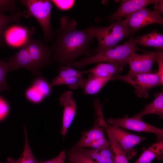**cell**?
Returning a JSON list of instances; mask_svg holds the SVG:
<instances>
[{
  "instance_id": "cell-1",
  "label": "cell",
  "mask_w": 163,
  "mask_h": 163,
  "mask_svg": "<svg viewBox=\"0 0 163 163\" xmlns=\"http://www.w3.org/2000/svg\"><path fill=\"white\" fill-rule=\"evenodd\" d=\"M59 24L55 31L56 40L50 47L54 62L59 65L66 66L72 64L82 55L91 56L90 45L94 38L93 26L78 30L76 20L67 16L61 17Z\"/></svg>"
},
{
  "instance_id": "cell-2",
  "label": "cell",
  "mask_w": 163,
  "mask_h": 163,
  "mask_svg": "<svg viewBox=\"0 0 163 163\" xmlns=\"http://www.w3.org/2000/svg\"><path fill=\"white\" fill-rule=\"evenodd\" d=\"M136 51L147 52L137 46L135 42V38L132 35L129 40L123 44L116 46L96 55L74 61L72 65L75 68L83 69L93 63L114 62L120 63L125 66L127 65L128 59L131 54Z\"/></svg>"
},
{
  "instance_id": "cell-3",
  "label": "cell",
  "mask_w": 163,
  "mask_h": 163,
  "mask_svg": "<svg viewBox=\"0 0 163 163\" xmlns=\"http://www.w3.org/2000/svg\"><path fill=\"white\" fill-rule=\"evenodd\" d=\"M93 31L98 45L96 48L92 50L91 56L115 47L122 39L133 34L126 21L122 19L116 20L106 27L93 26Z\"/></svg>"
},
{
  "instance_id": "cell-4",
  "label": "cell",
  "mask_w": 163,
  "mask_h": 163,
  "mask_svg": "<svg viewBox=\"0 0 163 163\" xmlns=\"http://www.w3.org/2000/svg\"><path fill=\"white\" fill-rule=\"evenodd\" d=\"M21 4L26 10L22 12V16L26 18L33 17L40 25L46 43L53 40L55 31L51 24V11L53 3L50 0H21Z\"/></svg>"
},
{
  "instance_id": "cell-5",
  "label": "cell",
  "mask_w": 163,
  "mask_h": 163,
  "mask_svg": "<svg viewBox=\"0 0 163 163\" xmlns=\"http://www.w3.org/2000/svg\"><path fill=\"white\" fill-rule=\"evenodd\" d=\"M94 120L103 129H106L114 136L120 148L128 160L136 154L134 147L146 138L131 134L116 125L108 124L104 119L103 113L99 112L94 116Z\"/></svg>"
},
{
  "instance_id": "cell-6",
  "label": "cell",
  "mask_w": 163,
  "mask_h": 163,
  "mask_svg": "<svg viewBox=\"0 0 163 163\" xmlns=\"http://www.w3.org/2000/svg\"><path fill=\"white\" fill-rule=\"evenodd\" d=\"M119 80L125 82L134 88V92L140 97L147 98L149 91L156 86L161 85L157 72L139 74L114 75L111 80Z\"/></svg>"
},
{
  "instance_id": "cell-7",
  "label": "cell",
  "mask_w": 163,
  "mask_h": 163,
  "mask_svg": "<svg viewBox=\"0 0 163 163\" xmlns=\"http://www.w3.org/2000/svg\"><path fill=\"white\" fill-rule=\"evenodd\" d=\"M124 17L133 33L149 24H163V17L159 11L155 10H151L145 8L127 14Z\"/></svg>"
},
{
  "instance_id": "cell-8",
  "label": "cell",
  "mask_w": 163,
  "mask_h": 163,
  "mask_svg": "<svg viewBox=\"0 0 163 163\" xmlns=\"http://www.w3.org/2000/svg\"><path fill=\"white\" fill-rule=\"evenodd\" d=\"M106 122L110 125L117 126L121 128L133 131L153 133L157 136L156 140L157 142L163 140V129L145 122L142 119L133 117H130L125 115L121 118H109Z\"/></svg>"
},
{
  "instance_id": "cell-9",
  "label": "cell",
  "mask_w": 163,
  "mask_h": 163,
  "mask_svg": "<svg viewBox=\"0 0 163 163\" xmlns=\"http://www.w3.org/2000/svg\"><path fill=\"white\" fill-rule=\"evenodd\" d=\"M25 44L31 59L39 69L53 63L51 50L41 39L35 40L31 37Z\"/></svg>"
},
{
  "instance_id": "cell-10",
  "label": "cell",
  "mask_w": 163,
  "mask_h": 163,
  "mask_svg": "<svg viewBox=\"0 0 163 163\" xmlns=\"http://www.w3.org/2000/svg\"><path fill=\"white\" fill-rule=\"evenodd\" d=\"M158 53L156 52H149L142 54L132 53L127 61L129 66L128 74H139L152 72V68L156 62Z\"/></svg>"
},
{
  "instance_id": "cell-11",
  "label": "cell",
  "mask_w": 163,
  "mask_h": 163,
  "mask_svg": "<svg viewBox=\"0 0 163 163\" xmlns=\"http://www.w3.org/2000/svg\"><path fill=\"white\" fill-rule=\"evenodd\" d=\"M161 0H123L118 9L111 15L105 18H96V22L105 20L110 21L111 24L115 20L122 19L126 15L142 8H145L148 5L155 4Z\"/></svg>"
},
{
  "instance_id": "cell-12",
  "label": "cell",
  "mask_w": 163,
  "mask_h": 163,
  "mask_svg": "<svg viewBox=\"0 0 163 163\" xmlns=\"http://www.w3.org/2000/svg\"><path fill=\"white\" fill-rule=\"evenodd\" d=\"M34 27H28L20 25H13L7 28L4 36L5 42L9 46L19 49L25 44L35 32Z\"/></svg>"
},
{
  "instance_id": "cell-13",
  "label": "cell",
  "mask_w": 163,
  "mask_h": 163,
  "mask_svg": "<svg viewBox=\"0 0 163 163\" xmlns=\"http://www.w3.org/2000/svg\"><path fill=\"white\" fill-rule=\"evenodd\" d=\"M7 59L9 66V72L24 68L30 71L33 75L41 76L40 70L33 61L25 44L21 47L15 54L8 58Z\"/></svg>"
},
{
  "instance_id": "cell-14",
  "label": "cell",
  "mask_w": 163,
  "mask_h": 163,
  "mask_svg": "<svg viewBox=\"0 0 163 163\" xmlns=\"http://www.w3.org/2000/svg\"><path fill=\"white\" fill-rule=\"evenodd\" d=\"M73 95L72 92L68 90L64 92L59 97V103L63 107L61 134L64 136L72 122L76 112L77 105Z\"/></svg>"
},
{
  "instance_id": "cell-15",
  "label": "cell",
  "mask_w": 163,
  "mask_h": 163,
  "mask_svg": "<svg viewBox=\"0 0 163 163\" xmlns=\"http://www.w3.org/2000/svg\"><path fill=\"white\" fill-rule=\"evenodd\" d=\"M124 66L114 62H101L97 63L91 69L83 70L84 74H91L96 76L103 78H111L114 75L121 72Z\"/></svg>"
},
{
  "instance_id": "cell-16",
  "label": "cell",
  "mask_w": 163,
  "mask_h": 163,
  "mask_svg": "<svg viewBox=\"0 0 163 163\" xmlns=\"http://www.w3.org/2000/svg\"><path fill=\"white\" fill-rule=\"evenodd\" d=\"M104 130L102 127L94 122L93 128L82 132L80 139L72 146L70 150L75 151L82 148L88 147L94 141L105 136Z\"/></svg>"
},
{
  "instance_id": "cell-17",
  "label": "cell",
  "mask_w": 163,
  "mask_h": 163,
  "mask_svg": "<svg viewBox=\"0 0 163 163\" xmlns=\"http://www.w3.org/2000/svg\"><path fill=\"white\" fill-rule=\"evenodd\" d=\"M110 80V78H101L89 74L87 78L82 79L79 87L83 89L84 95L95 94Z\"/></svg>"
},
{
  "instance_id": "cell-18",
  "label": "cell",
  "mask_w": 163,
  "mask_h": 163,
  "mask_svg": "<svg viewBox=\"0 0 163 163\" xmlns=\"http://www.w3.org/2000/svg\"><path fill=\"white\" fill-rule=\"evenodd\" d=\"M58 72L57 76L53 80L50 84L51 88L56 85H66L74 77L84 74L83 71L75 69L72 64L66 66L59 65Z\"/></svg>"
},
{
  "instance_id": "cell-19",
  "label": "cell",
  "mask_w": 163,
  "mask_h": 163,
  "mask_svg": "<svg viewBox=\"0 0 163 163\" xmlns=\"http://www.w3.org/2000/svg\"><path fill=\"white\" fill-rule=\"evenodd\" d=\"M155 99L151 103L145 105L144 108L133 117L142 119L144 116L149 114H156L160 118H163V93H157L155 95Z\"/></svg>"
},
{
  "instance_id": "cell-20",
  "label": "cell",
  "mask_w": 163,
  "mask_h": 163,
  "mask_svg": "<svg viewBox=\"0 0 163 163\" xmlns=\"http://www.w3.org/2000/svg\"><path fill=\"white\" fill-rule=\"evenodd\" d=\"M135 42L142 46H152L163 51V35L157 30H153L147 34L135 38Z\"/></svg>"
},
{
  "instance_id": "cell-21",
  "label": "cell",
  "mask_w": 163,
  "mask_h": 163,
  "mask_svg": "<svg viewBox=\"0 0 163 163\" xmlns=\"http://www.w3.org/2000/svg\"><path fill=\"white\" fill-rule=\"evenodd\" d=\"M156 158L158 160H163V140L153 143L145 149L134 163H151Z\"/></svg>"
},
{
  "instance_id": "cell-22",
  "label": "cell",
  "mask_w": 163,
  "mask_h": 163,
  "mask_svg": "<svg viewBox=\"0 0 163 163\" xmlns=\"http://www.w3.org/2000/svg\"><path fill=\"white\" fill-rule=\"evenodd\" d=\"M25 136V145L22 153L17 160L8 157L5 163H38L39 161L34 156L29 146L26 128L23 126Z\"/></svg>"
},
{
  "instance_id": "cell-23",
  "label": "cell",
  "mask_w": 163,
  "mask_h": 163,
  "mask_svg": "<svg viewBox=\"0 0 163 163\" xmlns=\"http://www.w3.org/2000/svg\"><path fill=\"white\" fill-rule=\"evenodd\" d=\"M22 16V12L18 11L11 15L8 16L0 14V46H5L4 36L8 24L12 22L20 23V21Z\"/></svg>"
},
{
  "instance_id": "cell-24",
  "label": "cell",
  "mask_w": 163,
  "mask_h": 163,
  "mask_svg": "<svg viewBox=\"0 0 163 163\" xmlns=\"http://www.w3.org/2000/svg\"><path fill=\"white\" fill-rule=\"evenodd\" d=\"M107 134L110 146L114 155L115 163H129L124 152L114 136L106 129H104Z\"/></svg>"
},
{
  "instance_id": "cell-25",
  "label": "cell",
  "mask_w": 163,
  "mask_h": 163,
  "mask_svg": "<svg viewBox=\"0 0 163 163\" xmlns=\"http://www.w3.org/2000/svg\"><path fill=\"white\" fill-rule=\"evenodd\" d=\"M69 162L73 163H98L78 150H69L68 153Z\"/></svg>"
},
{
  "instance_id": "cell-26",
  "label": "cell",
  "mask_w": 163,
  "mask_h": 163,
  "mask_svg": "<svg viewBox=\"0 0 163 163\" xmlns=\"http://www.w3.org/2000/svg\"><path fill=\"white\" fill-rule=\"evenodd\" d=\"M43 96L44 98L49 96L51 93V88L47 81L42 76H39L33 82L32 85Z\"/></svg>"
},
{
  "instance_id": "cell-27",
  "label": "cell",
  "mask_w": 163,
  "mask_h": 163,
  "mask_svg": "<svg viewBox=\"0 0 163 163\" xmlns=\"http://www.w3.org/2000/svg\"><path fill=\"white\" fill-rule=\"evenodd\" d=\"M9 67L7 62L2 60L0 64V92L5 90H11L6 80V75L9 72Z\"/></svg>"
},
{
  "instance_id": "cell-28",
  "label": "cell",
  "mask_w": 163,
  "mask_h": 163,
  "mask_svg": "<svg viewBox=\"0 0 163 163\" xmlns=\"http://www.w3.org/2000/svg\"><path fill=\"white\" fill-rule=\"evenodd\" d=\"M25 96L29 101L34 103H39L44 98L42 94L33 86L26 91Z\"/></svg>"
},
{
  "instance_id": "cell-29",
  "label": "cell",
  "mask_w": 163,
  "mask_h": 163,
  "mask_svg": "<svg viewBox=\"0 0 163 163\" xmlns=\"http://www.w3.org/2000/svg\"><path fill=\"white\" fill-rule=\"evenodd\" d=\"M78 150L88 156L98 163H107L105 158L97 150L83 148Z\"/></svg>"
},
{
  "instance_id": "cell-30",
  "label": "cell",
  "mask_w": 163,
  "mask_h": 163,
  "mask_svg": "<svg viewBox=\"0 0 163 163\" xmlns=\"http://www.w3.org/2000/svg\"><path fill=\"white\" fill-rule=\"evenodd\" d=\"M17 2L14 0H0V14L8 11L14 13L17 10Z\"/></svg>"
},
{
  "instance_id": "cell-31",
  "label": "cell",
  "mask_w": 163,
  "mask_h": 163,
  "mask_svg": "<svg viewBox=\"0 0 163 163\" xmlns=\"http://www.w3.org/2000/svg\"><path fill=\"white\" fill-rule=\"evenodd\" d=\"M51 1L57 9L62 11L71 9L76 3V1L74 0H51Z\"/></svg>"
},
{
  "instance_id": "cell-32",
  "label": "cell",
  "mask_w": 163,
  "mask_h": 163,
  "mask_svg": "<svg viewBox=\"0 0 163 163\" xmlns=\"http://www.w3.org/2000/svg\"><path fill=\"white\" fill-rule=\"evenodd\" d=\"M110 146V142L105 136L98 139L91 143L88 147L100 151Z\"/></svg>"
},
{
  "instance_id": "cell-33",
  "label": "cell",
  "mask_w": 163,
  "mask_h": 163,
  "mask_svg": "<svg viewBox=\"0 0 163 163\" xmlns=\"http://www.w3.org/2000/svg\"><path fill=\"white\" fill-rule=\"evenodd\" d=\"M158 56L156 62L158 64V74L160 79L161 85L163 84V53L162 51L157 50Z\"/></svg>"
},
{
  "instance_id": "cell-34",
  "label": "cell",
  "mask_w": 163,
  "mask_h": 163,
  "mask_svg": "<svg viewBox=\"0 0 163 163\" xmlns=\"http://www.w3.org/2000/svg\"><path fill=\"white\" fill-rule=\"evenodd\" d=\"M99 152L107 163H115L114 154L110 146Z\"/></svg>"
},
{
  "instance_id": "cell-35",
  "label": "cell",
  "mask_w": 163,
  "mask_h": 163,
  "mask_svg": "<svg viewBox=\"0 0 163 163\" xmlns=\"http://www.w3.org/2000/svg\"><path fill=\"white\" fill-rule=\"evenodd\" d=\"M66 158L65 152L62 151L55 158L47 161H39L38 163H64Z\"/></svg>"
},
{
  "instance_id": "cell-36",
  "label": "cell",
  "mask_w": 163,
  "mask_h": 163,
  "mask_svg": "<svg viewBox=\"0 0 163 163\" xmlns=\"http://www.w3.org/2000/svg\"><path fill=\"white\" fill-rule=\"evenodd\" d=\"M8 110V108L6 104L0 103V119L6 115Z\"/></svg>"
},
{
  "instance_id": "cell-37",
  "label": "cell",
  "mask_w": 163,
  "mask_h": 163,
  "mask_svg": "<svg viewBox=\"0 0 163 163\" xmlns=\"http://www.w3.org/2000/svg\"><path fill=\"white\" fill-rule=\"evenodd\" d=\"M154 8L159 11L160 13H163V1L161 0V2L154 4Z\"/></svg>"
},
{
  "instance_id": "cell-38",
  "label": "cell",
  "mask_w": 163,
  "mask_h": 163,
  "mask_svg": "<svg viewBox=\"0 0 163 163\" xmlns=\"http://www.w3.org/2000/svg\"><path fill=\"white\" fill-rule=\"evenodd\" d=\"M2 61V60H0V64L1 62Z\"/></svg>"
},
{
  "instance_id": "cell-39",
  "label": "cell",
  "mask_w": 163,
  "mask_h": 163,
  "mask_svg": "<svg viewBox=\"0 0 163 163\" xmlns=\"http://www.w3.org/2000/svg\"><path fill=\"white\" fill-rule=\"evenodd\" d=\"M69 163H73L71 162H69Z\"/></svg>"
},
{
  "instance_id": "cell-40",
  "label": "cell",
  "mask_w": 163,
  "mask_h": 163,
  "mask_svg": "<svg viewBox=\"0 0 163 163\" xmlns=\"http://www.w3.org/2000/svg\"><path fill=\"white\" fill-rule=\"evenodd\" d=\"M0 163H1L0 162Z\"/></svg>"
}]
</instances>
